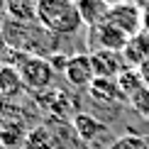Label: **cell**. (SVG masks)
Returning <instances> with one entry per match:
<instances>
[{
    "mask_svg": "<svg viewBox=\"0 0 149 149\" xmlns=\"http://www.w3.org/2000/svg\"><path fill=\"white\" fill-rule=\"evenodd\" d=\"M37 105L47 110L52 117H71V98L61 88H49L44 93H37Z\"/></svg>",
    "mask_w": 149,
    "mask_h": 149,
    "instance_id": "30bf717a",
    "label": "cell"
},
{
    "mask_svg": "<svg viewBox=\"0 0 149 149\" xmlns=\"http://www.w3.org/2000/svg\"><path fill=\"white\" fill-rule=\"evenodd\" d=\"M71 127H73V132H76V137L83 142V144H88L91 149H110L113 142H115L110 127L95 115L76 113L71 117Z\"/></svg>",
    "mask_w": 149,
    "mask_h": 149,
    "instance_id": "277c9868",
    "label": "cell"
},
{
    "mask_svg": "<svg viewBox=\"0 0 149 149\" xmlns=\"http://www.w3.org/2000/svg\"><path fill=\"white\" fill-rule=\"evenodd\" d=\"M132 3H134V5H139V8H142V5H147L149 0H132Z\"/></svg>",
    "mask_w": 149,
    "mask_h": 149,
    "instance_id": "d4e9b609",
    "label": "cell"
},
{
    "mask_svg": "<svg viewBox=\"0 0 149 149\" xmlns=\"http://www.w3.org/2000/svg\"><path fill=\"white\" fill-rule=\"evenodd\" d=\"M8 105H10V103H8V100H5V98H3V95H0V117H3L5 113H8Z\"/></svg>",
    "mask_w": 149,
    "mask_h": 149,
    "instance_id": "44dd1931",
    "label": "cell"
},
{
    "mask_svg": "<svg viewBox=\"0 0 149 149\" xmlns=\"http://www.w3.org/2000/svg\"><path fill=\"white\" fill-rule=\"evenodd\" d=\"M108 22L113 24V27L122 29L130 39H134L137 32L144 27V12H142V8L134 5L132 0H125V3H117V5L110 8Z\"/></svg>",
    "mask_w": 149,
    "mask_h": 149,
    "instance_id": "5b68a950",
    "label": "cell"
},
{
    "mask_svg": "<svg viewBox=\"0 0 149 149\" xmlns=\"http://www.w3.org/2000/svg\"><path fill=\"white\" fill-rule=\"evenodd\" d=\"M37 5L39 0H8V20L15 22H37Z\"/></svg>",
    "mask_w": 149,
    "mask_h": 149,
    "instance_id": "4fadbf2b",
    "label": "cell"
},
{
    "mask_svg": "<svg viewBox=\"0 0 149 149\" xmlns=\"http://www.w3.org/2000/svg\"><path fill=\"white\" fill-rule=\"evenodd\" d=\"M115 81H117V88H120V93H122V98H125V100H130L137 91H142V88L147 86L144 78H142V71L132 69V66H127V69L122 71Z\"/></svg>",
    "mask_w": 149,
    "mask_h": 149,
    "instance_id": "5bb4252c",
    "label": "cell"
},
{
    "mask_svg": "<svg viewBox=\"0 0 149 149\" xmlns=\"http://www.w3.org/2000/svg\"><path fill=\"white\" fill-rule=\"evenodd\" d=\"M37 22L56 37L76 34L83 27L76 0H39V5H37Z\"/></svg>",
    "mask_w": 149,
    "mask_h": 149,
    "instance_id": "7a4b0ae2",
    "label": "cell"
},
{
    "mask_svg": "<svg viewBox=\"0 0 149 149\" xmlns=\"http://www.w3.org/2000/svg\"><path fill=\"white\" fill-rule=\"evenodd\" d=\"M93 69H95L98 78H117L127 69V61L122 52H110V49H98L91 54Z\"/></svg>",
    "mask_w": 149,
    "mask_h": 149,
    "instance_id": "8992f818",
    "label": "cell"
},
{
    "mask_svg": "<svg viewBox=\"0 0 149 149\" xmlns=\"http://www.w3.org/2000/svg\"><path fill=\"white\" fill-rule=\"evenodd\" d=\"M3 12H8V0H0V15Z\"/></svg>",
    "mask_w": 149,
    "mask_h": 149,
    "instance_id": "7402d4cb",
    "label": "cell"
},
{
    "mask_svg": "<svg viewBox=\"0 0 149 149\" xmlns=\"http://www.w3.org/2000/svg\"><path fill=\"white\" fill-rule=\"evenodd\" d=\"M130 105H132L134 113H139L142 117H149V86H144L142 91H137L132 98H130Z\"/></svg>",
    "mask_w": 149,
    "mask_h": 149,
    "instance_id": "ac0fdd59",
    "label": "cell"
},
{
    "mask_svg": "<svg viewBox=\"0 0 149 149\" xmlns=\"http://www.w3.org/2000/svg\"><path fill=\"white\" fill-rule=\"evenodd\" d=\"M12 66L20 71V76H22V81H24V86H27V91H32V93H44V91H49V88H54L56 71L52 69L49 59L29 56V54L15 52Z\"/></svg>",
    "mask_w": 149,
    "mask_h": 149,
    "instance_id": "3957f363",
    "label": "cell"
},
{
    "mask_svg": "<svg viewBox=\"0 0 149 149\" xmlns=\"http://www.w3.org/2000/svg\"><path fill=\"white\" fill-rule=\"evenodd\" d=\"M110 149H149V142L139 134H125V137L115 139Z\"/></svg>",
    "mask_w": 149,
    "mask_h": 149,
    "instance_id": "e0dca14e",
    "label": "cell"
},
{
    "mask_svg": "<svg viewBox=\"0 0 149 149\" xmlns=\"http://www.w3.org/2000/svg\"><path fill=\"white\" fill-rule=\"evenodd\" d=\"M22 149H56V139H54V134L49 132L47 125H39V127L29 130L27 142H24Z\"/></svg>",
    "mask_w": 149,
    "mask_h": 149,
    "instance_id": "2e32d148",
    "label": "cell"
},
{
    "mask_svg": "<svg viewBox=\"0 0 149 149\" xmlns=\"http://www.w3.org/2000/svg\"><path fill=\"white\" fill-rule=\"evenodd\" d=\"M0 29H3L8 44L15 52L29 54V56H42V59H49L54 54H59V37L52 34L49 29H44L39 22L5 20Z\"/></svg>",
    "mask_w": 149,
    "mask_h": 149,
    "instance_id": "6da1fadb",
    "label": "cell"
},
{
    "mask_svg": "<svg viewBox=\"0 0 149 149\" xmlns=\"http://www.w3.org/2000/svg\"><path fill=\"white\" fill-rule=\"evenodd\" d=\"M12 59H15V49L8 44V39H5L3 29H0V69H3V66H10Z\"/></svg>",
    "mask_w": 149,
    "mask_h": 149,
    "instance_id": "d6986e66",
    "label": "cell"
},
{
    "mask_svg": "<svg viewBox=\"0 0 149 149\" xmlns=\"http://www.w3.org/2000/svg\"><path fill=\"white\" fill-rule=\"evenodd\" d=\"M144 27H147V29H149V10H147V12H144Z\"/></svg>",
    "mask_w": 149,
    "mask_h": 149,
    "instance_id": "cb8c5ba5",
    "label": "cell"
},
{
    "mask_svg": "<svg viewBox=\"0 0 149 149\" xmlns=\"http://www.w3.org/2000/svg\"><path fill=\"white\" fill-rule=\"evenodd\" d=\"M69 59L71 56H66V54H54V56H49V64H52V69L56 71V73H61L64 76V71H66V66H69Z\"/></svg>",
    "mask_w": 149,
    "mask_h": 149,
    "instance_id": "ffe728a7",
    "label": "cell"
},
{
    "mask_svg": "<svg viewBox=\"0 0 149 149\" xmlns=\"http://www.w3.org/2000/svg\"><path fill=\"white\" fill-rule=\"evenodd\" d=\"M76 8H78V15L88 29H95L108 22L110 5L105 0H76Z\"/></svg>",
    "mask_w": 149,
    "mask_h": 149,
    "instance_id": "8fae6325",
    "label": "cell"
},
{
    "mask_svg": "<svg viewBox=\"0 0 149 149\" xmlns=\"http://www.w3.org/2000/svg\"><path fill=\"white\" fill-rule=\"evenodd\" d=\"M64 78L69 81L73 88H91L93 81H95V69H93V61L88 54H76L69 59V66L64 71Z\"/></svg>",
    "mask_w": 149,
    "mask_h": 149,
    "instance_id": "52a82bcc",
    "label": "cell"
},
{
    "mask_svg": "<svg viewBox=\"0 0 149 149\" xmlns=\"http://www.w3.org/2000/svg\"><path fill=\"white\" fill-rule=\"evenodd\" d=\"M24 91H27V86H24L20 71H17L12 64L3 66V69H0V95H3L8 103H15L17 98H22Z\"/></svg>",
    "mask_w": 149,
    "mask_h": 149,
    "instance_id": "7c38bea8",
    "label": "cell"
},
{
    "mask_svg": "<svg viewBox=\"0 0 149 149\" xmlns=\"http://www.w3.org/2000/svg\"><path fill=\"white\" fill-rule=\"evenodd\" d=\"M91 37L95 39V44L100 49H110V52H125L127 44L132 42L122 29L113 27L110 22H105V24H100V27H95V29H88V39Z\"/></svg>",
    "mask_w": 149,
    "mask_h": 149,
    "instance_id": "9c48e42d",
    "label": "cell"
},
{
    "mask_svg": "<svg viewBox=\"0 0 149 149\" xmlns=\"http://www.w3.org/2000/svg\"><path fill=\"white\" fill-rule=\"evenodd\" d=\"M105 3H108L110 8H113V5H117V3H125V0H105Z\"/></svg>",
    "mask_w": 149,
    "mask_h": 149,
    "instance_id": "603a6c76",
    "label": "cell"
},
{
    "mask_svg": "<svg viewBox=\"0 0 149 149\" xmlns=\"http://www.w3.org/2000/svg\"><path fill=\"white\" fill-rule=\"evenodd\" d=\"M29 130L24 127L22 117H0V147L5 149H22L27 142Z\"/></svg>",
    "mask_w": 149,
    "mask_h": 149,
    "instance_id": "ba28073f",
    "label": "cell"
},
{
    "mask_svg": "<svg viewBox=\"0 0 149 149\" xmlns=\"http://www.w3.org/2000/svg\"><path fill=\"white\" fill-rule=\"evenodd\" d=\"M91 93H93V98H98V100H103V103L125 100L122 93H120V88H117L115 78H95L93 86H91Z\"/></svg>",
    "mask_w": 149,
    "mask_h": 149,
    "instance_id": "9a60e30c",
    "label": "cell"
}]
</instances>
